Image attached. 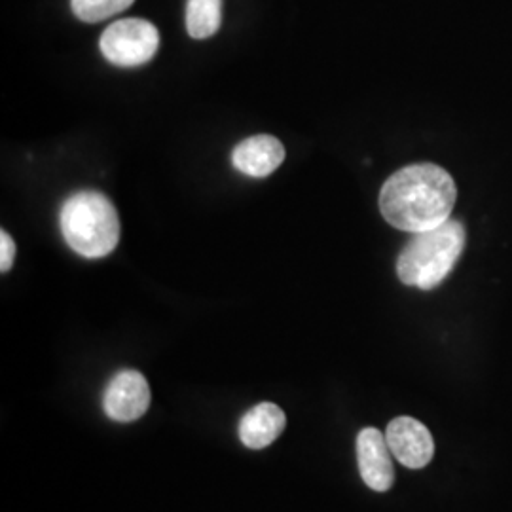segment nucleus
<instances>
[{
  "mask_svg": "<svg viewBox=\"0 0 512 512\" xmlns=\"http://www.w3.org/2000/svg\"><path fill=\"white\" fill-rule=\"evenodd\" d=\"M285 160V148L272 135H255L241 141L232 152L234 167L249 177H268Z\"/></svg>",
  "mask_w": 512,
  "mask_h": 512,
  "instance_id": "obj_8",
  "label": "nucleus"
},
{
  "mask_svg": "<svg viewBox=\"0 0 512 512\" xmlns=\"http://www.w3.org/2000/svg\"><path fill=\"white\" fill-rule=\"evenodd\" d=\"M456 200L458 188L448 171L435 164H414L385 181L380 211L391 226L420 234L450 219Z\"/></svg>",
  "mask_w": 512,
  "mask_h": 512,
  "instance_id": "obj_1",
  "label": "nucleus"
},
{
  "mask_svg": "<svg viewBox=\"0 0 512 512\" xmlns=\"http://www.w3.org/2000/svg\"><path fill=\"white\" fill-rule=\"evenodd\" d=\"M135 0H71L74 16L86 23H99L124 12Z\"/></svg>",
  "mask_w": 512,
  "mask_h": 512,
  "instance_id": "obj_11",
  "label": "nucleus"
},
{
  "mask_svg": "<svg viewBox=\"0 0 512 512\" xmlns=\"http://www.w3.org/2000/svg\"><path fill=\"white\" fill-rule=\"evenodd\" d=\"M61 232L74 253L101 258L116 249L120 219L107 196L95 190L73 194L61 207Z\"/></svg>",
  "mask_w": 512,
  "mask_h": 512,
  "instance_id": "obj_3",
  "label": "nucleus"
},
{
  "mask_svg": "<svg viewBox=\"0 0 512 512\" xmlns=\"http://www.w3.org/2000/svg\"><path fill=\"white\" fill-rule=\"evenodd\" d=\"M385 439L391 454L408 469H423L435 456L431 431L414 418H395L387 425Z\"/></svg>",
  "mask_w": 512,
  "mask_h": 512,
  "instance_id": "obj_6",
  "label": "nucleus"
},
{
  "mask_svg": "<svg viewBox=\"0 0 512 512\" xmlns=\"http://www.w3.org/2000/svg\"><path fill=\"white\" fill-rule=\"evenodd\" d=\"M222 21V0H188L186 31L196 40L213 37Z\"/></svg>",
  "mask_w": 512,
  "mask_h": 512,
  "instance_id": "obj_10",
  "label": "nucleus"
},
{
  "mask_svg": "<svg viewBox=\"0 0 512 512\" xmlns=\"http://www.w3.org/2000/svg\"><path fill=\"white\" fill-rule=\"evenodd\" d=\"M16 258V243L6 232H0V270L6 274Z\"/></svg>",
  "mask_w": 512,
  "mask_h": 512,
  "instance_id": "obj_12",
  "label": "nucleus"
},
{
  "mask_svg": "<svg viewBox=\"0 0 512 512\" xmlns=\"http://www.w3.org/2000/svg\"><path fill=\"white\" fill-rule=\"evenodd\" d=\"M150 387L137 370H122L110 380L103 395V410L110 420L129 423L147 414Z\"/></svg>",
  "mask_w": 512,
  "mask_h": 512,
  "instance_id": "obj_5",
  "label": "nucleus"
},
{
  "mask_svg": "<svg viewBox=\"0 0 512 512\" xmlns=\"http://www.w3.org/2000/svg\"><path fill=\"white\" fill-rule=\"evenodd\" d=\"M99 48L112 65L139 67L158 52L160 33L147 19H120L105 29Z\"/></svg>",
  "mask_w": 512,
  "mask_h": 512,
  "instance_id": "obj_4",
  "label": "nucleus"
},
{
  "mask_svg": "<svg viewBox=\"0 0 512 512\" xmlns=\"http://www.w3.org/2000/svg\"><path fill=\"white\" fill-rule=\"evenodd\" d=\"M391 450L385 439L374 427H366L357 437V461L366 486L374 492H387L393 486L395 469Z\"/></svg>",
  "mask_w": 512,
  "mask_h": 512,
  "instance_id": "obj_7",
  "label": "nucleus"
},
{
  "mask_svg": "<svg viewBox=\"0 0 512 512\" xmlns=\"http://www.w3.org/2000/svg\"><path fill=\"white\" fill-rule=\"evenodd\" d=\"M285 425L287 416L277 404H256L239 421V440L251 450H262L283 433Z\"/></svg>",
  "mask_w": 512,
  "mask_h": 512,
  "instance_id": "obj_9",
  "label": "nucleus"
},
{
  "mask_svg": "<svg viewBox=\"0 0 512 512\" xmlns=\"http://www.w3.org/2000/svg\"><path fill=\"white\" fill-rule=\"evenodd\" d=\"M465 243V228L459 220L448 219L437 228L416 234L397 260L399 279L421 291L439 287L454 270Z\"/></svg>",
  "mask_w": 512,
  "mask_h": 512,
  "instance_id": "obj_2",
  "label": "nucleus"
}]
</instances>
